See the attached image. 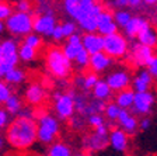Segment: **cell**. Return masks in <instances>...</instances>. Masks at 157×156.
I'll list each match as a JSON object with an SVG mask.
<instances>
[{"label": "cell", "mask_w": 157, "mask_h": 156, "mask_svg": "<svg viewBox=\"0 0 157 156\" xmlns=\"http://www.w3.org/2000/svg\"><path fill=\"white\" fill-rule=\"evenodd\" d=\"M111 124L104 122L97 128H93L82 138V146L84 152L95 153L101 152L108 146V132H109Z\"/></svg>", "instance_id": "8992f818"}, {"label": "cell", "mask_w": 157, "mask_h": 156, "mask_svg": "<svg viewBox=\"0 0 157 156\" xmlns=\"http://www.w3.org/2000/svg\"><path fill=\"white\" fill-rule=\"evenodd\" d=\"M102 10H104V6L101 3L95 2L91 6V9L76 23L77 28H80L83 33H95L97 31V18Z\"/></svg>", "instance_id": "2e32d148"}, {"label": "cell", "mask_w": 157, "mask_h": 156, "mask_svg": "<svg viewBox=\"0 0 157 156\" xmlns=\"http://www.w3.org/2000/svg\"><path fill=\"white\" fill-rule=\"evenodd\" d=\"M13 11V4L9 3L7 0H0V21H4Z\"/></svg>", "instance_id": "f35d334b"}, {"label": "cell", "mask_w": 157, "mask_h": 156, "mask_svg": "<svg viewBox=\"0 0 157 156\" xmlns=\"http://www.w3.org/2000/svg\"><path fill=\"white\" fill-rule=\"evenodd\" d=\"M73 156H91V153H88V152H84V150H82V152L73 153Z\"/></svg>", "instance_id": "681fc988"}, {"label": "cell", "mask_w": 157, "mask_h": 156, "mask_svg": "<svg viewBox=\"0 0 157 156\" xmlns=\"http://www.w3.org/2000/svg\"><path fill=\"white\" fill-rule=\"evenodd\" d=\"M112 17H114V21L118 26V28H124L128 21L131 20L132 14H131V11H128V10H125V9H119L112 13Z\"/></svg>", "instance_id": "836d02e7"}, {"label": "cell", "mask_w": 157, "mask_h": 156, "mask_svg": "<svg viewBox=\"0 0 157 156\" xmlns=\"http://www.w3.org/2000/svg\"><path fill=\"white\" fill-rule=\"evenodd\" d=\"M36 125V142L42 145H51L59 139L62 132V121L56 117L52 111L46 110L45 107L36 108L35 115Z\"/></svg>", "instance_id": "7a4b0ae2"}, {"label": "cell", "mask_w": 157, "mask_h": 156, "mask_svg": "<svg viewBox=\"0 0 157 156\" xmlns=\"http://www.w3.org/2000/svg\"><path fill=\"white\" fill-rule=\"evenodd\" d=\"M2 106H3L4 110H6L11 117H17L18 113L23 110V107L25 106V103H24V100H23V96L16 93V91H13V94L10 96Z\"/></svg>", "instance_id": "4316f807"}, {"label": "cell", "mask_w": 157, "mask_h": 156, "mask_svg": "<svg viewBox=\"0 0 157 156\" xmlns=\"http://www.w3.org/2000/svg\"><path fill=\"white\" fill-rule=\"evenodd\" d=\"M143 2V6H147V7H153L157 4V0H142Z\"/></svg>", "instance_id": "c3c4849f"}, {"label": "cell", "mask_w": 157, "mask_h": 156, "mask_svg": "<svg viewBox=\"0 0 157 156\" xmlns=\"http://www.w3.org/2000/svg\"><path fill=\"white\" fill-rule=\"evenodd\" d=\"M11 94H13V87L10 85H7L4 80L0 79V106H2Z\"/></svg>", "instance_id": "74e56055"}, {"label": "cell", "mask_w": 157, "mask_h": 156, "mask_svg": "<svg viewBox=\"0 0 157 156\" xmlns=\"http://www.w3.org/2000/svg\"><path fill=\"white\" fill-rule=\"evenodd\" d=\"M18 41L17 38L0 39V79H3L7 70L18 65Z\"/></svg>", "instance_id": "52a82bcc"}, {"label": "cell", "mask_w": 157, "mask_h": 156, "mask_svg": "<svg viewBox=\"0 0 157 156\" xmlns=\"http://www.w3.org/2000/svg\"><path fill=\"white\" fill-rule=\"evenodd\" d=\"M33 23L34 14L23 11H13L4 20L6 31L13 38H24L27 34L33 33Z\"/></svg>", "instance_id": "5b68a950"}, {"label": "cell", "mask_w": 157, "mask_h": 156, "mask_svg": "<svg viewBox=\"0 0 157 156\" xmlns=\"http://www.w3.org/2000/svg\"><path fill=\"white\" fill-rule=\"evenodd\" d=\"M114 59L111 56H108L104 51L97 52L90 55V61H88V70L97 73L98 76L102 73H107L109 69L114 66Z\"/></svg>", "instance_id": "e0dca14e"}, {"label": "cell", "mask_w": 157, "mask_h": 156, "mask_svg": "<svg viewBox=\"0 0 157 156\" xmlns=\"http://www.w3.org/2000/svg\"><path fill=\"white\" fill-rule=\"evenodd\" d=\"M156 106H157V104H156Z\"/></svg>", "instance_id": "816d5d0a"}, {"label": "cell", "mask_w": 157, "mask_h": 156, "mask_svg": "<svg viewBox=\"0 0 157 156\" xmlns=\"http://www.w3.org/2000/svg\"><path fill=\"white\" fill-rule=\"evenodd\" d=\"M44 66L49 76L56 80H67L73 73V63L60 46L52 45L44 52Z\"/></svg>", "instance_id": "3957f363"}, {"label": "cell", "mask_w": 157, "mask_h": 156, "mask_svg": "<svg viewBox=\"0 0 157 156\" xmlns=\"http://www.w3.org/2000/svg\"><path fill=\"white\" fill-rule=\"evenodd\" d=\"M13 9L16 11H23V13H33L35 6L33 0H16Z\"/></svg>", "instance_id": "8d00e7d4"}, {"label": "cell", "mask_w": 157, "mask_h": 156, "mask_svg": "<svg viewBox=\"0 0 157 156\" xmlns=\"http://www.w3.org/2000/svg\"><path fill=\"white\" fill-rule=\"evenodd\" d=\"M58 24L55 14L51 13H42L34 16V23H33V33L38 34L41 37H49L52 35L53 28Z\"/></svg>", "instance_id": "4fadbf2b"}, {"label": "cell", "mask_w": 157, "mask_h": 156, "mask_svg": "<svg viewBox=\"0 0 157 156\" xmlns=\"http://www.w3.org/2000/svg\"><path fill=\"white\" fill-rule=\"evenodd\" d=\"M98 79H100V76H98L97 73H94V72H91V70H88V72H86V73H83L82 91H86V93H88V91L93 89V86L97 83Z\"/></svg>", "instance_id": "d6a6232c"}, {"label": "cell", "mask_w": 157, "mask_h": 156, "mask_svg": "<svg viewBox=\"0 0 157 156\" xmlns=\"http://www.w3.org/2000/svg\"><path fill=\"white\" fill-rule=\"evenodd\" d=\"M129 39L124 35L122 33L117 31L114 34L104 37V48L102 51L107 54L108 56H111L114 61L118 59H125L129 49Z\"/></svg>", "instance_id": "9c48e42d"}, {"label": "cell", "mask_w": 157, "mask_h": 156, "mask_svg": "<svg viewBox=\"0 0 157 156\" xmlns=\"http://www.w3.org/2000/svg\"><path fill=\"white\" fill-rule=\"evenodd\" d=\"M94 3L95 0H63V10L70 20L77 23Z\"/></svg>", "instance_id": "5bb4252c"}, {"label": "cell", "mask_w": 157, "mask_h": 156, "mask_svg": "<svg viewBox=\"0 0 157 156\" xmlns=\"http://www.w3.org/2000/svg\"><path fill=\"white\" fill-rule=\"evenodd\" d=\"M4 138L10 148L25 152L36 143V125L34 118L13 117L4 130Z\"/></svg>", "instance_id": "6da1fadb"}, {"label": "cell", "mask_w": 157, "mask_h": 156, "mask_svg": "<svg viewBox=\"0 0 157 156\" xmlns=\"http://www.w3.org/2000/svg\"><path fill=\"white\" fill-rule=\"evenodd\" d=\"M52 113L60 121H69L76 113V90L59 89L52 93Z\"/></svg>", "instance_id": "277c9868"}, {"label": "cell", "mask_w": 157, "mask_h": 156, "mask_svg": "<svg viewBox=\"0 0 157 156\" xmlns=\"http://www.w3.org/2000/svg\"><path fill=\"white\" fill-rule=\"evenodd\" d=\"M7 142H6V138H4V135L2 132H0V153L4 150V148H6Z\"/></svg>", "instance_id": "7dc6e473"}, {"label": "cell", "mask_w": 157, "mask_h": 156, "mask_svg": "<svg viewBox=\"0 0 157 156\" xmlns=\"http://www.w3.org/2000/svg\"><path fill=\"white\" fill-rule=\"evenodd\" d=\"M150 26V21L143 16H132L131 20L126 23V26L124 27V35L128 39H136V37L143 31L144 28Z\"/></svg>", "instance_id": "d6986e66"}, {"label": "cell", "mask_w": 157, "mask_h": 156, "mask_svg": "<svg viewBox=\"0 0 157 156\" xmlns=\"http://www.w3.org/2000/svg\"><path fill=\"white\" fill-rule=\"evenodd\" d=\"M119 113H121V108H119V106L118 104H115L114 101H107V103L104 104V110H102V115H104L105 121L109 124L115 122L118 118V115H119Z\"/></svg>", "instance_id": "4dcf8cb0"}, {"label": "cell", "mask_w": 157, "mask_h": 156, "mask_svg": "<svg viewBox=\"0 0 157 156\" xmlns=\"http://www.w3.org/2000/svg\"><path fill=\"white\" fill-rule=\"evenodd\" d=\"M38 58V51L25 44H18V61L24 63H31Z\"/></svg>", "instance_id": "f546056e"}, {"label": "cell", "mask_w": 157, "mask_h": 156, "mask_svg": "<svg viewBox=\"0 0 157 156\" xmlns=\"http://www.w3.org/2000/svg\"><path fill=\"white\" fill-rule=\"evenodd\" d=\"M82 45L90 55L101 52L104 48V37L100 35L97 31L95 33H84L82 35Z\"/></svg>", "instance_id": "7402d4cb"}, {"label": "cell", "mask_w": 157, "mask_h": 156, "mask_svg": "<svg viewBox=\"0 0 157 156\" xmlns=\"http://www.w3.org/2000/svg\"><path fill=\"white\" fill-rule=\"evenodd\" d=\"M88 61H90V54L83 48L72 61L73 68H76L78 72H84L86 69H88Z\"/></svg>", "instance_id": "1f68e13d"}, {"label": "cell", "mask_w": 157, "mask_h": 156, "mask_svg": "<svg viewBox=\"0 0 157 156\" xmlns=\"http://www.w3.org/2000/svg\"><path fill=\"white\" fill-rule=\"evenodd\" d=\"M133 98H135V91L131 87H128L114 93L112 101L115 104H118L121 110H131L132 104H133Z\"/></svg>", "instance_id": "484cf974"}, {"label": "cell", "mask_w": 157, "mask_h": 156, "mask_svg": "<svg viewBox=\"0 0 157 156\" xmlns=\"http://www.w3.org/2000/svg\"><path fill=\"white\" fill-rule=\"evenodd\" d=\"M83 49V45H82V35L78 33L73 34V35L67 37L65 39V44L62 45V51L66 56H67L70 61L75 59V56L77 55L78 52Z\"/></svg>", "instance_id": "cb8c5ba5"}, {"label": "cell", "mask_w": 157, "mask_h": 156, "mask_svg": "<svg viewBox=\"0 0 157 156\" xmlns=\"http://www.w3.org/2000/svg\"><path fill=\"white\" fill-rule=\"evenodd\" d=\"M128 7L139 10L143 7V2H142V0H128Z\"/></svg>", "instance_id": "f6af8a7d"}, {"label": "cell", "mask_w": 157, "mask_h": 156, "mask_svg": "<svg viewBox=\"0 0 157 156\" xmlns=\"http://www.w3.org/2000/svg\"><path fill=\"white\" fill-rule=\"evenodd\" d=\"M150 124H151V121H150V118H149V115L140 117V120H139V130H142V131L149 130Z\"/></svg>", "instance_id": "7bdbcfd3"}, {"label": "cell", "mask_w": 157, "mask_h": 156, "mask_svg": "<svg viewBox=\"0 0 157 156\" xmlns=\"http://www.w3.org/2000/svg\"><path fill=\"white\" fill-rule=\"evenodd\" d=\"M104 122H107L104 118V115L102 114H91V115H88L87 117V127H90L93 130V128H97L100 127V125H102Z\"/></svg>", "instance_id": "ab89813d"}, {"label": "cell", "mask_w": 157, "mask_h": 156, "mask_svg": "<svg viewBox=\"0 0 157 156\" xmlns=\"http://www.w3.org/2000/svg\"><path fill=\"white\" fill-rule=\"evenodd\" d=\"M157 104V94L153 90L147 91H135V98L131 111L136 117H144L153 113Z\"/></svg>", "instance_id": "7c38bea8"}, {"label": "cell", "mask_w": 157, "mask_h": 156, "mask_svg": "<svg viewBox=\"0 0 157 156\" xmlns=\"http://www.w3.org/2000/svg\"><path fill=\"white\" fill-rule=\"evenodd\" d=\"M115 124L118 128L125 131L128 135H133L139 130V118L131 110H121Z\"/></svg>", "instance_id": "ac0fdd59"}, {"label": "cell", "mask_w": 157, "mask_h": 156, "mask_svg": "<svg viewBox=\"0 0 157 156\" xmlns=\"http://www.w3.org/2000/svg\"><path fill=\"white\" fill-rule=\"evenodd\" d=\"M104 80L111 87L114 93L124 89L131 87L132 83V72L128 69V66H115L107 72Z\"/></svg>", "instance_id": "8fae6325"}, {"label": "cell", "mask_w": 157, "mask_h": 156, "mask_svg": "<svg viewBox=\"0 0 157 156\" xmlns=\"http://www.w3.org/2000/svg\"><path fill=\"white\" fill-rule=\"evenodd\" d=\"M91 93V97L95 100H100L102 103H107V101H111L114 97V91L111 90V87L107 85V82L104 79H98L97 83L93 86V89L90 90Z\"/></svg>", "instance_id": "d4e9b609"}, {"label": "cell", "mask_w": 157, "mask_h": 156, "mask_svg": "<svg viewBox=\"0 0 157 156\" xmlns=\"http://www.w3.org/2000/svg\"><path fill=\"white\" fill-rule=\"evenodd\" d=\"M153 83L154 80L149 75V72L144 68H142V69H137L135 75H132L131 89L133 91H147V90H151Z\"/></svg>", "instance_id": "44dd1931"}, {"label": "cell", "mask_w": 157, "mask_h": 156, "mask_svg": "<svg viewBox=\"0 0 157 156\" xmlns=\"http://www.w3.org/2000/svg\"><path fill=\"white\" fill-rule=\"evenodd\" d=\"M151 11H150V20H151V23L156 24L157 26V4L153 7H150Z\"/></svg>", "instance_id": "bcb514c9"}, {"label": "cell", "mask_w": 157, "mask_h": 156, "mask_svg": "<svg viewBox=\"0 0 157 156\" xmlns=\"http://www.w3.org/2000/svg\"><path fill=\"white\" fill-rule=\"evenodd\" d=\"M73 149L67 142L56 139L51 145H48V155L46 156H73Z\"/></svg>", "instance_id": "83f0119b"}, {"label": "cell", "mask_w": 157, "mask_h": 156, "mask_svg": "<svg viewBox=\"0 0 157 156\" xmlns=\"http://www.w3.org/2000/svg\"><path fill=\"white\" fill-rule=\"evenodd\" d=\"M4 31H6V26H4V21H0V35H3Z\"/></svg>", "instance_id": "f907efd6"}, {"label": "cell", "mask_w": 157, "mask_h": 156, "mask_svg": "<svg viewBox=\"0 0 157 156\" xmlns=\"http://www.w3.org/2000/svg\"><path fill=\"white\" fill-rule=\"evenodd\" d=\"M23 44H25V45H28L38 51V49L44 45V41H42V37L41 35H38V34H35V33H29L23 38Z\"/></svg>", "instance_id": "e575fe53"}, {"label": "cell", "mask_w": 157, "mask_h": 156, "mask_svg": "<svg viewBox=\"0 0 157 156\" xmlns=\"http://www.w3.org/2000/svg\"><path fill=\"white\" fill-rule=\"evenodd\" d=\"M109 4L117 10L125 9V7H128V0H109Z\"/></svg>", "instance_id": "ee69618b"}, {"label": "cell", "mask_w": 157, "mask_h": 156, "mask_svg": "<svg viewBox=\"0 0 157 156\" xmlns=\"http://www.w3.org/2000/svg\"><path fill=\"white\" fill-rule=\"evenodd\" d=\"M136 41L143 44V45L150 46V48H156L157 46V30L154 27H151V24H150L147 28H144L136 37Z\"/></svg>", "instance_id": "f1b7e54d"}, {"label": "cell", "mask_w": 157, "mask_h": 156, "mask_svg": "<svg viewBox=\"0 0 157 156\" xmlns=\"http://www.w3.org/2000/svg\"><path fill=\"white\" fill-rule=\"evenodd\" d=\"M118 30L119 28H118V26L115 24L112 13L109 10L104 9L97 18V33L100 34V35L105 37V35H109V34L117 33Z\"/></svg>", "instance_id": "ffe728a7"}, {"label": "cell", "mask_w": 157, "mask_h": 156, "mask_svg": "<svg viewBox=\"0 0 157 156\" xmlns=\"http://www.w3.org/2000/svg\"><path fill=\"white\" fill-rule=\"evenodd\" d=\"M60 31H62L63 38H67V37L73 35V34L77 33V24L73 20H66L63 23H60Z\"/></svg>", "instance_id": "d590c367"}, {"label": "cell", "mask_w": 157, "mask_h": 156, "mask_svg": "<svg viewBox=\"0 0 157 156\" xmlns=\"http://www.w3.org/2000/svg\"><path fill=\"white\" fill-rule=\"evenodd\" d=\"M108 146L121 153L128 152L131 148V135H128L121 128L111 127L108 132Z\"/></svg>", "instance_id": "9a60e30c"}, {"label": "cell", "mask_w": 157, "mask_h": 156, "mask_svg": "<svg viewBox=\"0 0 157 156\" xmlns=\"http://www.w3.org/2000/svg\"><path fill=\"white\" fill-rule=\"evenodd\" d=\"M11 118L13 117L4 110L3 106H0V132H4V130H6L7 125L10 124Z\"/></svg>", "instance_id": "b9f144b4"}, {"label": "cell", "mask_w": 157, "mask_h": 156, "mask_svg": "<svg viewBox=\"0 0 157 156\" xmlns=\"http://www.w3.org/2000/svg\"><path fill=\"white\" fill-rule=\"evenodd\" d=\"M154 54H156L154 48H150V46L143 45V44L135 41V42L129 44V49H128L125 59L132 68L142 69L147 65V62L150 61Z\"/></svg>", "instance_id": "30bf717a"}, {"label": "cell", "mask_w": 157, "mask_h": 156, "mask_svg": "<svg viewBox=\"0 0 157 156\" xmlns=\"http://www.w3.org/2000/svg\"><path fill=\"white\" fill-rule=\"evenodd\" d=\"M2 80H4L7 83V85H10L11 87H18V86H23L24 83H27V80H28V73H27L25 69L20 68L18 65L14 66V68H11L10 70H7V73L4 75V78L2 79Z\"/></svg>", "instance_id": "603a6c76"}, {"label": "cell", "mask_w": 157, "mask_h": 156, "mask_svg": "<svg viewBox=\"0 0 157 156\" xmlns=\"http://www.w3.org/2000/svg\"><path fill=\"white\" fill-rule=\"evenodd\" d=\"M49 98V91L48 87L39 80L29 82L25 86L23 93V100L25 106L33 108H42L45 107L46 101Z\"/></svg>", "instance_id": "ba28073f"}, {"label": "cell", "mask_w": 157, "mask_h": 156, "mask_svg": "<svg viewBox=\"0 0 157 156\" xmlns=\"http://www.w3.org/2000/svg\"><path fill=\"white\" fill-rule=\"evenodd\" d=\"M147 72H149V75L153 78V80H157V54H154L151 56V59L147 62V65L144 66Z\"/></svg>", "instance_id": "60d3db41"}]
</instances>
